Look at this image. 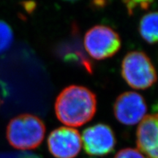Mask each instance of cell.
Segmentation results:
<instances>
[{
  "mask_svg": "<svg viewBox=\"0 0 158 158\" xmlns=\"http://www.w3.org/2000/svg\"><path fill=\"white\" fill-rule=\"evenodd\" d=\"M97 110L95 94L81 86L72 85L59 93L55 102L57 118L70 127H80L94 117Z\"/></svg>",
  "mask_w": 158,
  "mask_h": 158,
  "instance_id": "1",
  "label": "cell"
},
{
  "mask_svg": "<svg viewBox=\"0 0 158 158\" xmlns=\"http://www.w3.org/2000/svg\"><path fill=\"white\" fill-rule=\"evenodd\" d=\"M45 126L37 116L23 114L15 116L7 124L6 137L9 143L17 149H34L42 143Z\"/></svg>",
  "mask_w": 158,
  "mask_h": 158,
  "instance_id": "2",
  "label": "cell"
},
{
  "mask_svg": "<svg viewBox=\"0 0 158 158\" xmlns=\"http://www.w3.org/2000/svg\"><path fill=\"white\" fill-rule=\"evenodd\" d=\"M122 76L132 88L146 89L157 81V73L151 59L142 51H131L122 63Z\"/></svg>",
  "mask_w": 158,
  "mask_h": 158,
  "instance_id": "3",
  "label": "cell"
},
{
  "mask_svg": "<svg viewBox=\"0 0 158 158\" xmlns=\"http://www.w3.org/2000/svg\"><path fill=\"white\" fill-rule=\"evenodd\" d=\"M84 43L86 52L97 60L113 56L121 48L118 33L104 25H97L89 29L85 34Z\"/></svg>",
  "mask_w": 158,
  "mask_h": 158,
  "instance_id": "4",
  "label": "cell"
},
{
  "mask_svg": "<svg viewBox=\"0 0 158 158\" xmlns=\"http://www.w3.org/2000/svg\"><path fill=\"white\" fill-rule=\"evenodd\" d=\"M48 147L54 157L74 158L81 149V137L78 130L73 128L59 127L49 135Z\"/></svg>",
  "mask_w": 158,
  "mask_h": 158,
  "instance_id": "5",
  "label": "cell"
},
{
  "mask_svg": "<svg viewBox=\"0 0 158 158\" xmlns=\"http://www.w3.org/2000/svg\"><path fill=\"white\" fill-rule=\"evenodd\" d=\"M82 145L91 156H104L113 151L116 138L113 130L107 124H97L83 132Z\"/></svg>",
  "mask_w": 158,
  "mask_h": 158,
  "instance_id": "6",
  "label": "cell"
},
{
  "mask_svg": "<svg viewBox=\"0 0 158 158\" xmlns=\"http://www.w3.org/2000/svg\"><path fill=\"white\" fill-rule=\"evenodd\" d=\"M116 119L126 125H134L143 119L147 111L145 100L135 92H127L116 98L114 106Z\"/></svg>",
  "mask_w": 158,
  "mask_h": 158,
  "instance_id": "7",
  "label": "cell"
},
{
  "mask_svg": "<svg viewBox=\"0 0 158 158\" xmlns=\"http://www.w3.org/2000/svg\"><path fill=\"white\" fill-rule=\"evenodd\" d=\"M136 143L145 158H157V115L145 116L138 125Z\"/></svg>",
  "mask_w": 158,
  "mask_h": 158,
  "instance_id": "8",
  "label": "cell"
},
{
  "mask_svg": "<svg viewBox=\"0 0 158 158\" xmlns=\"http://www.w3.org/2000/svg\"><path fill=\"white\" fill-rule=\"evenodd\" d=\"M157 13L150 12L144 15L140 21L139 31L146 42L154 44L157 41Z\"/></svg>",
  "mask_w": 158,
  "mask_h": 158,
  "instance_id": "9",
  "label": "cell"
},
{
  "mask_svg": "<svg viewBox=\"0 0 158 158\" xmlns=\"http://www.w3.org/2000/svg\"><path fill=\"white\" fill-rule=\"evenodd\" d=\"M13 41V32L11 27L5 21L0 20V54L11 46Z\"/></svg>",
  "mask_w": 158,
  "mask_h": 158,
  "instance_id": "10",
  "label": "cell"
},
{
  "mask_svg": "<svg viewBox=\"0 0 158 158\" xmlns=\"http://www.w3.org/2000/svg\"><path fill=\"white\" fill-rule=\"evenodd\" d=\"M114 158H145L139 151L133 148H126L120 150Z\"/></svg>",
  "mask_w": 158,
  "mask_h": 158,
  "instance_id": "11",
  "label": "cell"
},
{
  "mask_svg": "<svg viewBox=\"0 0 158 158\" xmlns=\"http://www.w3.org/2000/svg\"><path fill=\"white\" fill-rule=\"evenodd\" d=\"M126 4V7H127V11L129 13L130 15H131L132 13H133L134 10L137 7H140L142 9H147L148 7H149L150 4L152 2L150 1H147V2H124Z\"/></svg>",
  "mask_w": 158,
  "mask_h": 158,
  "instance_id": "12",
  "label": "cell"
},
{
  "mask_svg": "<svg viewBox=\"0 0 158 158\" xmlns=\"http://www.w3.org/2000/svg\"><path fill=\"white\" fill-rule=\"evenodd\" d=\"M22 4L23 5V7H24L26 10L28 12V13H31V12L34 11V10L35 9V7H36V4L35 2H23Z\"/></svg>",
  "mask_w": 158,
  "mask_h": 158,
  "instance_id": "13",
  "label": "cell"
},
{
  "mask_svg": "<svg viewBox=\"0 0 158 158\" xmlns=\"http://www.w3.org/2000/svg\"><path fill=\"white\" fill-rule=\"evenodd\" d=\"M0 104H1V100H0Z\"/></svg>",
  "mask_w": 158,
  "mask_h": 158,
  "instance_id": "14",
  "label": "cell"
}]
</instances>
